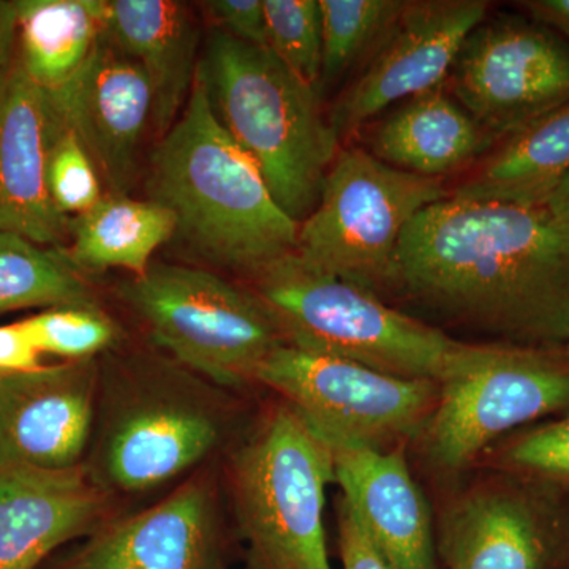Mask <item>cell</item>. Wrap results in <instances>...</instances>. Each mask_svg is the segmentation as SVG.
<instances>
[{
    "label": "cell",
    "instance_id": "ba28073f",
    "mask_svg": "<svg viewBox=\"0 0 569 569\" xmlns=\"http://www.w3.org/2000/svg\"><path fill=\"white\" fill-rule=\"evenodd\" d=\"M122 295L157 346L222 387L254 381L261 362L284 343L249 288L203 269L151 264Z\"/></svg>",
    "mask_w": 569,
    "mask_h": 569
},
{
    "label": "cell",
    "instance_id": "836d02e7",
    "mask_svg": "<svg viewBox=\"0 0 569 569\" xmlns=\"http://www.w3.org/2000/svg\"><path fill=\"white\" fill-rule=\"evenodd\" d=\"M17 59V7L0 2V89Z\"/></svg>",
    "mask_w": 569,
    "mask_h": 569
},
{
    "label": "cell",
    "instance_id": "f546056e",
    "mask_svg": "<svg viewBox=\"0 0 569 569\" xmlns=\"http://www.w3.org/2000/svg\"><path fill=\"white\" fill-rule=\"evenodd\" d=\"M507 462L519 470L569 481V418L516 441L507 451Z\"/></svg>",
    "mask_w": 569,
    "mask_h": 569
},
{
    "label": "cell",
    "instance_id": "9c48e42d",
    "mask_svg": "<svg viewBox=\"0 0 569 569\" xmlns=\"http://www.w3.org/2000/svg\"><path fill=\"white\" fill-rule=\"evenodd\" d=\"M254 381L274 389L329 447L392 449L422 430L438 383L378 372L358 362L282 343Z\"/></svg>",
    "mask_w": 569,
    "mask_h": 569
},
{
    "label": "cell",
    "instance_id": "1f68e13d",
    "mask_svg": "<svg viewBox=\"0 0 569 569\" xmlns=\"http://www.w3.org/2000/svg\"><path fill=\"white\" fill-rule=\"evenodd\" d=\"M339 549L343 569H391L343 498L339 505Z\"/></svg>",
    "mask_w": 569,
    "mask_h": 569
},
{
    "label": "cell",
    "instance_id": "52a82bcc",
    "mask_svg": "<svg viewBox=\"0 0 569 569\" xmlns=\"http://www.w3.org/2000/svg\"><path fill=\"white\" fill-rule=\"evenodd\" d=\"M569 408V362L533 347L459 342L422 427L433 466H471L498 437Z\"/></svg>",
    "mask_w": 569,
    "mask_h": 569
},
{
    "label": "cell",
    "instance_id": "d4e9b609",
    "mask_svg": "<svg viewBox=\"0 0 569 569\" xmlns=\"http://www.w3.org/2000/svg\"><path fill=\"white\" fill-rule=\"evenodd\" d=\"M88 305H93L91 288L66 249L0 233V313Z\"/></svg>",
    "mask_w": 569,
    "mask_h": 569
},
{
    "label": "cell",
    "instance_id": "d6a6232c",
    "mask_svg": "<svg viewBox=\"0 0 569 569\" xmlns=\"http://www.w3.org/2000/svg\"><path fill=\"white\" fill-rule=\"evenodd\" d=\"M40 355L22 323L0 326V372L20 373L40 369Z\"/></svg>",
    "mask_w": 569,
    "mask_h": 569
},
{
    "label": "cell",
    "instance_id": "3957f363",
    "mask_svg": "<svg viewBox=\"0 0 569 569\" xmlns=\"http://www.w3.org/2000/svg\"><path fill=\"white\" fill-rule=\"evenodd\" d=\"M198 73L219 121L260 168L280 208L301 223L317 208L339 152L317 89L269 48L222 31L208 40Z\"/></svg>",
    "mask_w": 569,
    "mask_h": 569
},
{
    "label": "cell",
    "instance_id": "4316f807",
    "mask_svg": "<svg viewBox=\"0 0 569 569\" xmlns=\"http://www.w3.org/2000/svg\"><path fill=\"white\" fill-rule=\"evenodd\" d=\"M264 11L269 50L317 89L323 66L320 0H264Z\"/></svg>",
    "mask_w": 569,
    "mask_h": 569
},
{
    "label": "cell",
    "instance_id": "2e32d148",
    "mask_svg": "<svg viewBox=\"0 0 569 569\" xmlns=\"http://www.w3.org/2000/svg\"><path fill=\"white\" fill-rule=\"evenodd\" d=\"M56 114L47 96L14 59L0 89V233L61 247L70 219L52 203L48 153Z\"/></svg>",
    "mask_w": 569,
    "mask_h": 569
},
{
    "label": "cell",
    "instance_id": "4fadbf2b",
    "mask_svg": "<svg viewBox=\"0 0 569 569\" xmlns=\"http://www.w3.org/2000/svg\"><path fill=\"white\" fill-rule=\"evenodd\" d=\"M48 102L84 146L110 194L129 193L153 114L151 81L140 63L104 31L84 69Z\"/></svg>",
    "mask_w": 569,
    "mask_h": 569
},
{
    "label": "cell",
    "instance_id": "30bf717a",
    "mask_svg": "<svg viewBox=\"0 0 569 569\" xmlns=\"http://www.w3.org/2000/svg\"><path fill=\"white\" fill-rule=\"evenodd\" d=\"M452 97L492 138L512 137L569 103V41L522 18H486L449 73Z\"/></svg>",
    "mask_w": 569,
    "mask_h": 569
},
{
    "label": "cell",
    "instance_id": "8d00e7d4",
    "mask_svg": "<svg viewBox=\"0 0 569 569\" xmlns=\"http://www.w3.org/2000/svg\"><path fill=\"white\" fill-rule=\"evenodd\" d=\"M3 376H7V373L0 372V378H2Z\"/></svg>",
    "mask_w": 569,
    "mask_h": 569
},
{
    "label": "cell",
    "instance_id": "ac0fdd59",
    "mask_svg": "<svg viewBox=\"0 0 569 569\" xmlns=\"http://www.w3.org/2000/svg\"><path fill=\"white\" fill-rule=\"evenodd\" d=\"M343 500L391 569H437L426 498L400 449L329 447Z\"/></svg>",
    "mask_w": 569,
    "mask_h": 569
},
{
    "label": "cell",
    "instance_id": "7c38bea8",
    "mask_svg": "<svg viewBox=\"0 0 569 569\" xmlns=\"http://www.w3.org/2000/svg\"><path fill=\"white\" fill-rule=\"evenodd\" d=\"M93 358L0 378V466L80 467L96 415Z\"/></svg>",
    "mask_w": 569,
    "mask_h": 569
},
{
    "label": "cell",
    "instance_id": "d6986e66",
    "mask_svg": "<svg viewBox=\"0 0 569 569\" xmlns=\"http://www.w3.org/2000/svg\"><path fill=\"white\" fill-rule=\"evenodd\" d=\"M552 550L548 523L530 498L497 482L459 497L437 542L447 569H546Z\"/></svg>",
    "mask_w": 569,
    "mask_h": 569
},
{
    "label": "cell",
    "instance_id": "6da1fadb",
    "mask_svg": "<svg viewBox=\"0 0 569 569\" xmlns=\"http://www.w3.org/2000/svg\"><path fill=\"white\" fill-rule=\"evenodd\" d=\"M516 346L569 339V227L542 206L447 197L400 238L391 283Z\"/></svg>",
    "mask_w": 569,
    "mask_h": 569
},
{
    "label": "cell",
    "instance_id": "9a60e30c",
    "mask_svg": "<svg viewBox=\"0 0 569 569\" xmlns=\"http://www.w3.org/2000/svg\"><path fill=\"white\" fill-rule=\"evenodd\" d=\"M223 560L213 490L197 478L93 533L63 569H223Z\"/></svg>",
    "mask_w": 569,
    "mask_h": 569
},
{
    "label": "cell",
    "instance_id": "f1b7e54d",
    "mask_svg": "<svg viewBox=\"0 0 569 569\" xmlns=\"http://www.w3.org/2000/svg\"><path fill=\"white\" fill-rule=\"evenodd\" d=\"M48 189L56 208L80 216L102 200V179L84 146L56 116L47 167Z\"/></svg>",
    "mask_w": 569,
    "mask_h": 569
},
{
    "label": "cell",
    "instance_id": "ffe728a7",
    "mask_svg": "<svg viewBox=\"0 0 569 569\" xmlns=\"http://www.w3.org/2000/svg\"><path fill=\"white\" fill-rule=\"evenodd\" d=\"M104 31L148 74L152 122L163 137L186 107L198 70L192 14L174 0H104Z\"/></svg>",
    "mask_w": 569,
    "mask_h": 569
},
{
    "label": "cell",
    "instance_id": "74e56055",
    "mask_svg": "<svg viewBox=\"0 0 569 569\" xmlns=\"http://www.w3.org/2000/svg\"><path fill=\"white\" fill-rule=\"evenodd\" d=\"M567 348H568V355H569V339H568V342H567Z\"/></svg>",
    "mask_w": 569,
    "mask_h": 569
},
{
    "label": "cell",
    "instance_id": "277c9868",
    "mask_svg": "<svg viewBox=\"0 0 569 569\" xmlns=\"http://www.w3.org/2000/svg\"><path fill=\"white\" fill-rule=\"evenodd\" d=\"M249 280L283 342L301 350L438 383L459 343L296 252Z\"/></svg>",
    "mask_w": 569,
    "mask_h": 569
},
{
    "label": "cell",
    "instance_id": "e575fe53",
    "mask_svg": "<svg viewBox=\"0 0 569 569\" xmlns=\"http://www.w3.org/2000/svg\"><path fill=\"white\" fill-rule=\"evenodd\" d=\"M520 6L530 17L569 41V0H529Z\"/></svg>",
    "mask_w": 569,
    "mask_h": 569
},
{
    "label": "cell",
    "instance_id": "83f0119b",
    "mask_svg": "<svg viewBox=\"0 0 569 569\" xmlns=\"http://www.w3.org/2000/svg\"><path fill=\"white\" fill-rule=\"evenodd\" d=\"M40 353L91 359L118 339V328L96 305L52 307L21 321Z\"/></svg>",
    "mask_w": 569,
    "mask_h": 569
},
{
    "label": "cell",
    "instance_id": "8fae6325",
    "mask_svg": "<svg viewBox=\"0 0 569 569\" xmlns=\"http://www.w3.org/2000/svg\"><path fill=\"white\" fill-rule=\"evenodd\" d=\"M488 11L485 0H407L366 69L336 103L337 137L353 133L391 104L443 86Z\"/></svg>",
    "mask_w": 569,
    "mask_h": 569
},
{
    "label": "cell",
    "instance_id": "5b68a950",
    "mask_svg": "<svg viewBox=\"0 0 569 569\" xmlns=\"http://www.w3.org/2000/svg\"><path fill=\"white\" fill-rule=\"evenodd\" d=\"M335 458L290 407H279L236 452L231 489L250 569H332L323 523Z\"/></svg>",
    "mask_w": 569,
    "mask_h": 569
},
{
    "label": "cell",
    "instance_id": "7a4b0ae2",
    "mask_svg": "<svg viewBox=\"0 0 569 569\" xmlns=\"http://www.w3.org/2000/svg\"><path fill=\"white\" fill-rule=\"evenodd\" d=\"M151 200L176 217V234L249 279L298 247L299 223L213 111L200 73L189 100L152 153Z\"/></svg>",
    "mask_w": 569,
    "mask_h": 569
},
{
    "label": "cell",
    "instance_id": "44dd1931",
    "mask_svg": "<svg viewBox=\"0 0 569 569\" xmlns=\"http://www.w3.org/2000/svg\"><path fill=\"white\" fill-rule=\"evenodd\" d=\"M492 142L443 84L392 112L373 133L372 153L407 173L441 179L473 162Z\"/></svg>",
    "mask_w": 569,
    "mask_h": 569
},
{
    "label": "cell",
    "instance_id": "4dcf8cb0",
    "mask_svg": "<svg viewBox=\"0 0 569 569\" xmlns=\"http://www.w3.org/2000/svg\"><path fill=\"white\" fill-rule=\"evenodd\" d=\"M203 7L219 24V31L254 47L268 48L264 0H211Z\"/></svg>",
    "mask_w": 569,
    "mask_h": 569
},
{
    "label": "cell",
    "instance_id": "5bb4252c",
    "mask_svg": "<svg viewBox=\"0 0 569 569\" xmlns=\"http://www.w3.org/2000/svg\"><path fill=\"white\" fill-rule=\"evenodd\" d=\"M222 432L219 410L194 395L153 389L133 396L104 433L103 481L123 492L156 488L208 458Z\"/></svg>",
    "mask_w": 569,
    "mask_h": 569
},
{
    "label": "cell",
    "instance_id": "603a6c76",
    "mask_svg": "<svg viewBox=\"0 0 569 569\" xmlns=\"http://www.w3.org/2000/svg\"><path fill=\"white\" fill-rule=\"evenodd\" d=\"M569 174V103L509 137L455 197L539 208Z\"/></svg>",
    "mask_w": 569,
    "mask_h": 569
},
{
    "label": "cell",
    "instance_id": "8992f818",
    "mask_svg": "<svg viewBox=\"0 0 569 569\" xmlns=\"http://www.w3.org/2000/svg\"><path fill=\"white\" fill-rule=\"evenodd\" d=\"M447 197L441 179L407 173L365 149H343L326 174L317 208L299 223L296 254L373 291L391 283L408 224Z\"/></svg>",
    "mask_w": 569,
    "mask_h": 569
},
{
    "label": "cell",
    "instance_id": "cb8c5ba5",
    "mask_svg": "<svg viewBox=\"0 0 569 569\" xmlns=\"http://www.w3.org/2000/svg\"><path fill=\"white\" fill-rule=\"evenodd\" d=\"M70 260L81 272L119 268L140 277L176 234V217L153 200L108 194L69 222Z\"/></svg>",
    "mask_w": 569,
    "mask_h": 569
},
{
    "label": "cell",
    "instance_id": "7402d4cb",
    "mask_svg": "<svg viewBox=\"0 0 569 569\" xmlns=\"http://www.w3.org/2000/svg\"><path fill=\"white\" fill-rule=\"evenodd\" d=\"M14 7L22 69L47 99H56L103 37L104 0H20Z\"/></svg>",
    "mask_w": 569,
    "mask_h": 569
},
{
    "label": "cell",
    "instance_id": "e0dca14e",
    "mask_svg": "<svg viewBox=\"0 0 569 569\" xmlns=\"http://www.w3.org/2000/svg\"><path fill=\"white\" fill-rule=\"evenodd\" d=\"M107 493L82 466H0V569H33L70 539L103 529Z\"/></svg>",
    "mask_w": 569,
    "mask_h": 569
},
{
    "label": "cell",
    "instance_id": "d590c367",
    "mask_svg": "<svg viewBox=\"0 0 569 569\" xmlns=\"http://www.w3.org/2000/svg\"><path fill=\"white\" fill-rule=\"evenodd\" d=\"M542 208L556 217L559 222L569 227V174L557 186V189L549 194Z\"/></svg>",
    "mask_w": 569,
    "mask_h": 569
},
{
    "label": "cell",
    "instance_id": "484cf974",
    "mask_svg": "<svg viewBox=\"0 0 569 569\" xmlns=\"http://www.w3.org/2000/svg\"><path fill=\"white\" fill-rule=\"evenodd\" d=\"M407 0H320L323 66L320 84L340 80L377 50Z\"/></svg>",
    "mask_w": 569,
    "mask_h": 569
}]
</instances>
